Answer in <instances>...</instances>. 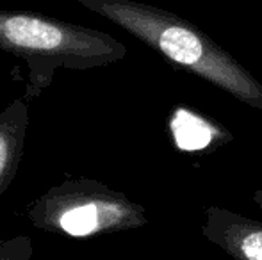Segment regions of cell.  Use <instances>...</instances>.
Masks as SVG:
<instances>
[{"label": "cell", "instance_id": "cell-2", "mask_svg": "<svg viewBox=\"0 0 262 260\" xmlns=\"http://www.w3.org/2000/svg\"><path fill=\"white\" fill-rule=\"evenodd\" d=\"M0 45L24 57H50L75 68L113 63L127 54L107 34L27 13H0Z\"/></svg>", "mask_w": 262, "mask_h": 260}, {"label": "cell", "instance_id": "cell-1", "mask_svg": "<svg viewBox=\"0 0 262 260\" xmlns=\"http://www.w3.org/2000/svg\"><path fill=\"white\" fill-rule=\"evenodd\" d=\"M84 6L123 27L173 66L262 111V84L194 23L132 0H84Z\"/></svg>", "mask_w": 262, "mask_h": 260}, {"label": "cell", "instance_id": "cell-5", "mask_svg": "<svg viewBox=\"0 0 262 260\" xmlns=\"http://www.w3.org/2000/svg\"><path fill=\"white\" fill-rule=\"evenodd\" d=\"M253 201H255V205L262 210V189H260V191L253 193Z\"/></svg>", "mask_w": 262, "mask_h": 260}, {"label": "cell", "instance_id": "cell-4", "mask_svg": "<svg viewBox=\"0 0 262 260\" xmlns=\"http://www.w3.org/2000/svg\"><path fill=\"white\" fill-rule=\"evenodd\" d=\"M9 160H11V143L4 132H0V182L6 177L7 170H9Z\"/></svg>", "mask_w": 262, "mask_h": 260}, {"label": "cell", "instance_id": "cell-3", "mask_svg": "<svg viewBox=\"0 0 262 260\" xmlns=\"http://www.w3.org/2000/svg\"><path fill=\"white\" fill-rule=\"evenodd\" d=\"M202 233L234 260H262V223L223 207L205 210Z\"/></svg>", "mask_w": 262, "mask_h": 260}]
</instances>
